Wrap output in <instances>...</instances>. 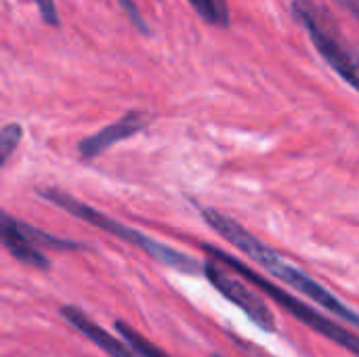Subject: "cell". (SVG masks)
<instances>
[{
    "label": "cell",
    "instance_id": "12",
    "mask_svg": "<svg viewBox=\"0 0 359 357\" xmlns=\"http://www.w3.org/2000/svg\"><path fill=\"white\" fill-rule=\"evenodd\" d=\"M38 11H40V17L46 25L50 27H59L61 25V19H59V13H57V6H55V0H34Z\"/></svg>",
    "mask_w": 359,
    "mask_h": 357
},
{
    "label": "cell",
    "instance_id": "7",
    "mask_svg": "<svg viewBox=\"0 0 359 357\" xmlns=\"http://www.w3.org/2000/svg\"><path fill=\"white\" fill-rule=\"evenodd\" d=\"M147 122L149 120H147L145 114H141V112H128L118 122L107 124L99 133L82 139L80 145H78V149H80V154H82L84 160H93V158L101 156L105 149L114 147L116 143H120L124 139H130L133 135H137L139 130H143L147 126Z\"/></svg>",
    "mask_w": 359,
    "mask_h": 357
},
{
    "label": "cell",
    "instance_id": "8",
    "mask_svg": "<svg viewBox=\"0 0 359 357\" xmlns=\"http://www.w3.org/2000/svg\"><path fill=\"white\" fill-rule=\"evenodd\" d=\"M61 316L76 328L80 330L84 337H88L90 343H95L101 351H105L109 357H143L137 353L130 345H124L122 341L114 339L111 335H107L103 328H99L88 316H84L80 309H76L74 305H67L61 309Z\"/></svg>",
    "mask_w": 359,
    "mask_h": 357
},
{
    "label": "cell",
    "instance_id": "5",
    "mask_svg": "<svg viewBox=\"0 0 359 357\" xmlns=\"http://www.w3.org/2000/svg\"><path fill=\"white\" fill-rule=\"evenodd\" d=\"M0 244L23 265L36 267V269H48V259L44 257L42 248H76L74 242L59 240L50 234H44L23 221H17L15 217L0 210Z\"/></svg>",
    "mask_w": 359,
    "mask_h": 357
},
{
    "label": "cell",
    "instance_id": "9",
    "mask_svg": "<svg viewBox=\"0 0 359 357\" xmlns=\"http://www.w3.org/2000/svg\"><path fill=\"white\" fill-rule=\"evenodd\" d=\"M189 4L198 11V15L212 25L227 27L229 25V11L227 0H189Z\"/></svg>",
    "mask_w": 359,
    "mask_h": 357
},
{
    "label": "cell",
    "instance_id": "15",
    "mask_svg": "<svg viewBox=\"0 0 359 357\" xmlns=\"http://www.w3.org/2000/svg\"><path fill=\"white\" fill-rule=\"evenodd\" d=\"M215 357H221V356H215Z\"/></svg>",
    "mask_w": 359,
    "mask_h": 357
},
{
    "label": "cell",
    "instance_id": "13",
    "mask_svg": "<svg viewBox=\"0 0 359 357\" xmlns=\"http://www.w3.org/2000/svg\"><path fill=\"white\" fill-rule=\"evenodd\" d=\"M118 4L124 8V13L128 15V19L135 23V27H137L139 32H143V34H149V27H147L145 19L141 17V13H139V8H137L135 0H118Z\"/></svg>",
    "mask_w": 359,
    "mask_h": 357
},
{
    "label": "cell",
    "instance_id": "6",
    "mask_svg": "<svg viewBox=\"0 0 359 357\" xmlns=\"http://www.w3.org/2000/svg\"><path fill=\"white\" fill-rule=\"evenodd\" d=\"M206 278L212 282V286L225 297L229 299L236 307H240L259 328L273 332L276 330V322H273V314L269 311V307L263 303V299L259 295H255L244 282H240L233 274H229L225 267H221L217 261H208L206 265H202Z\"/></svg>",
    "mask_w": 359,
    "mask_h": 357
},
{
    "label": "cell",
    "instance_id": "10",
    "mask_svg": "<svg viewBox=\"0 0 359 357\" xmlns=\"http://www.w3.org/2000/svg\"><path fill=\"white\" fill-rule=\"evenodd\" d=\"M116 330L120 332V337H122L137 353H141L143 357H168L162 349L154 347L147 339H143L139 332H135L133 328H128L124 322H116Z\"/></svg>",
    "mask_w": 359,
    "mask_h": 357
},
{
    "label": "cell",
    "instance_id": "2",
    "mask_svg": "<svg viewBox=\"0 0 359 357\" xmlns=\"http://www.w3.org/2000/svg\"><path fill=\"white\" fill-rule=\"evenodd\" d=\"M38 194H40L42 198H46L48 202H53L55 206H59L61 210H65V213H69V215H74V217H78V219H82V221H86V223H90V225H95V227H99V229H103V231H107V234H111V236H118L120 240H124V242H128V244H133V246L145 250L149 257H154L156 261H160V263H164V265H168V267H172V269H177V271H183V274H198V269H200V263L194 261L191 257H187L185 252L175 250V248H170V246H166V244H162V242H156V240H151L149 236H145V234H141V231H135V229H130V227L118 223V221L111 219V217H105L103 213L90 208L88 204H84V202L72 198L69 194H65V191H61V189H57V187L38 189Z\"/></svg>",
    "mask_w": 359,
    "mask_h": 357
},
{
    "label": "cell",
    "instance_id": "11",
    "mask_svg": "<svg viewBox=\"0 0 359 357\" xmlns=\"http://www.w3.org/2000/svg\"><path fill=\"white\" fill-rule=\"evenodd\" d=\"M23 137V130L17 122L13 124H6L0 128V168L4 166V162L11 158V154L17 149L19 141Z\"/></svg>",
    "mask_w": 359,
    "mask_h": 357
},
{
    "label": "cell",
    "instance_id": "14",
    "mask_svg": "<svg viewBox=\"0 0 359 357\" xmlns=\"http://www.w3.org/2000/svg\"><path fill=\"white\" fill-rule=\"evenodd\" d=\"M339 6H343L347 13H351L353 17H358L359 15V0H334Z\"/></svg>",
    "mask_w": 359,
    "mask_h": 357
},
{
    "label": "cell",
    "instance_id": "1",
    "mask_svg": "<svg viewBox=\"0 0 359 357\" xmlns=\"http://www.w3.org/2000/svg\"><path fill=\"white\" fill-rule=\"evenodd\" d=\"M202 217L206 219V223L219 236H223L231 246H236L238 250H242L246 257H250L263 269H267L269 274H273L280 282H284V284L292 286L294 290L303 292L305 297H309L318 305L326 307L330 314H334L343 322H347L351 326H358L359 318L353 309H349L345 303H341L332 292H328L322 284H318L305 271H301L299 267H294L288 261H284L276 250H271L267 244H263L259 238H255L248 229H244L231 217H227V215H223L219 210H212V208H204L202 210Z\"/></svg>",
    "mask_w": 359,
    "mask_h": 357
},
{
    "label": "cell",
    "instance_id": "4",
    "mask_svg": "<svg viewBox=\"0 0 359 357\" xmlns=\"http://www.w3.org/2000/svg\"><path fill=\"white\" fill-rule=\"evenodd\" d=\"M292 13L299 21L305 23L318 53L324 57V61L349 84L358 86V61L355 55L345 46V40L341 38L339 25L332 19L328 11H324L313 0H294Z\"/></svg>",
    "mask_w": 359,
    "mask_h": 357
},
{
    "label": "cell",
    "instance_id": "3",
    "mask_svg": "<svg viewBox=\"0 0 359 357\" xmlns=\"http://www.w3.org/2000/svg\"><path fill=\"white\" fill-rule=\"evenodd\" d=\"M202 248H204L206 252L215 255V259H217V261H221L223 265H229V267H231L233 271H238L242 278H246L248 282H252L255 286H259L267 297H271V299H273L282 309H286L288 314H292L297 320H301L303 324H307V326H309V328H313L316 332L324 335L326 339H330V341H334V343L343 345L345 349H349V353L358 356L359 353L358 337H355L353 332H347L343 326H339V324H334V322L326 320L320 311H316V309H311L309 305L301 303L297 297H292V295L284 292L282 288H276V284L267 282L261 274L252 271L248 265H244L242 261L233 259L231 255H225L223 250H219V248H215V246H208V244H204Z\"/></svg>",
    "mask_w": 359,
    "mask_h": 357
}]
</instances>
